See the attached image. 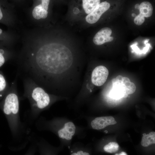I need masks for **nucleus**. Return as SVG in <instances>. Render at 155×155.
I'll use <instances>...</instances> for the list:
<instances>
[{
    "label": "nucleus",
    "mask_w": 155,
    "mask_h": 155,
    "mask_svg": "<svg viewBox=\"0 0 155 155\" xmlns=\"http://www.w3.org/2000/svg\"><path fill=\"white\" fill-rule=\"evenodd\" d=\"M36 126L39 130L49 131L54 133L59 138L60 145L69 149L74 136L82 137L85 135L84 129L77 126L66 117H56L47 120L41 117L37 120Z\"/></svg>",
    "instance_id": "obj_1"
},
{
    "label": "nucleus",
    "mask_w": 155,
    "mask_h": 155,
    "mask_svg": "<svg viewBox=\"0 0 155 155\" xmlns=\"http://www.w3.org/2000/svg\"><path fill=\"white\" fill-rule=\"evenodd\" d=\"M24 88L23 96L28 100L30 106L29 115L30 121L36 119L40 114L49 108L55 98L31 80L22 79Z\"/></svg>",
    "instance_id": "obj_2"
},
{
    "label": "nucleus",
    "mask_w": 155,
    "mask_h": 155,
    "mask_svg": "<svg viewBox=\"0 0 155 155\" xmlns=\"http://www.w3.org/2000/svg\"><path fill=\"white\" fill-rule=\"evenodd\" d=\"M18 77L11 83L3 102L1 108L7 119L13 138L18 139L24 131V126L20 121V97L17 87Z\"/></svg>",
    "instance_id": "obj_3"
},
{
    "label": "nucleus",
    "mask_w": 155,
    "mask_h": 155,
    "mask_svg": "<svg viewBox=\"0 0 155 155\" xmlns=\"http://www.w3.org/2000/svg\"><path fill=\"white\" fill-rule=\"evenodd\" d=\"M109 74L107 68L104 66L96 67L93 70L91 75L92 83L97 86L102 85L107 80Z\"/></svg>",
    "instance_id": "obj_4"
},
{
    "label": "nucleus",
    "mask_w": 155,
    "mask_h": 155,
    "mask_svg": "<svg viewBox=\"0 0 155 155\" xmlns=\"http://www.w3.org/2000/svg\"><path fill=\"white\" fill-rule=\"evenodd\" d=\"M110 7V3L106 1L100 3L92 12L86 16V21L90 24L95 23L99 19L102 15Z\"/></svg>",
    "instance_id": "obj_5"
},
{
    "label": "nucleus",
    "mask_w": 155,
    "mask_h": 155,
    "mask_svg": "<svg viewBox=\"0 0 155 155\" xmlns=\"http://www.w3.org/2000/svg\"><path fill=\"white\" fill-rule=\"evenodd\" d=\"M122 80H118L116 78L112 80L113 88L110 93L111 98L117 99L122 97L125 98L128 96L126 92L125 86L122 83Z\"/></svg>",
    "instance_id": "obj_6"
},
{
    "label": "nucleus",
    "mask_w": 155,
    "mask_h": 155,
    "mask_svg": "<svg viewBox=\"0 0 155 155\" xmlns=\"http://www.w3.org/2000/svg\"><path fill=\"white\" fill-rule=\"evenodd\" d=\"M112 32V31L110 28L105 27L102 28L94 36L93 40L94 43L96 45H100L112 41L113 38L110 36Z\"/></svg>",
    "instance_id": "obj_7"
},
{
    "label": "nucleus",
    "mask_w": 155,
    "mask_h": 155,
    "mask_svg": "<svg viewBox=\"0 0 155 155\" xmlns=\"http://www.w3.org/2000/svg\"><path fill=\"white\" fill-rule=\"evenodd\" d=\"M117 123L113 117H101L95 118L91 121L90 125L93 129L99 130L109 125L115 124Z\"/></svg>",
    "instance_id": "obj_8"
},
{
    "label": "nucleus",
    "mask_w": 155,
    "mask_h": 155,
    "mask_svg": "<svg viewBox=\"0 0 155 155\" xmlns=\"http://www.w3.org/2000/svg\"><path fill=\"white\" fill-rule=\"evenodd\" d=\"M40 154H57L63 148L60 146L58 147L53 146L48 144L44 140H42L37 143Z\"/></svg>",
    "instance_id": "obj_9"
},
{
    "label": "nucleus",
    "mask_w": 155,
    "mask_h": 155,
    "mask_svg": "<svg viewBox=\"0 0 155 155\" xmlns=\"http://www.w3.org/2000/svg\"><path fill=\"white\" fill-rule=\"evenodd\" d=\"M70 150L71 155H89L90 153L86 149L85 146L82 144L77 142L71 145Z\"/></svg>",
    "instance_id": "obj_10"
},
{
    "label": "nucleus",
    "mask_w": 155,
    "mask_h": 155,
    "mask_svg": "<svg viewBox=\"0 0 155 155\" xmlns=\"http://www.w3.org/2000/svg\"><path fill=\"white\" fill-rule=\"evenodd\" d=\"M140 14L144 17L151 16L153 13V7L151 4L148 1H143L140 4Z\"/></svg>",
    "instance_id": "obj_11"
},
{
    "label": "nucleus",
    "mask_w": 155,
    "mask_h": 155,
    "mask_svg": "<svg viewBox=\"0 0 155 155\" xmlns=\"http://www.w3.org/2000/svg\"><path fill=\"white\" fill-rule=\"evenodd\" d=\"M100 0H82V6L85 13L89 14L100 3Z\"/></svg>",
    "instance_id": "obj_12"
},
{
    "label": "nucleus",
    "mask_w": 155,
    "mask_h": 155,
    "mask_svg": "<svg viewBox=\"0 0 155 155\" xmlns=\"http://www.w3.org/2000/svg\"><path fill=\"white\" fill-rule=\"evenodd\" d=\"M48 13L47 11L42 8L41 4L36 6L32 12L33 18L37 20L46 18L47 16Z\"/></svg>",
    "instance_id": "obj_13"
},
{
    "label": "nucleus",
    "mask_w": 155,
    "mask_h": 155,
    "mask_svg": "<svg viewBox=\"0 0 155 155\" xmlns=\"http://www.w3.org/2000/svg\"><path fill=\"white\" fill-rule=\"evenodd\" d=\"M155 143V132H151L148 134H146L142 137L141 144L145 147Z\"/></svg>",
    "instance_id": "obj_14"
},
{
    "label": "nucleus",
    "mask_w": 155,
    "mask_h": 155,
    "mask_svg": "<svg viewBox=\"0 0 155 155\" xmlns=\"http://www.w3.org/2000/svg\"><path fill=\"white\" fill-rule=\"evenodd\" d=\"M119 148V145L117 143L112 142L105 145L103 147V150L106 152L112 153L117 151Z\"/></svg>",
    "instance_id": "obj_15"
},
{
    "label": "nucleus",
    "mask_w": 155,
    "mask_h": 155,
    "mask_svg": "<svg viewBox=\"0 0 155 155\" xmlns=\"http://www.w3.org/2000/svg\"><path fill=\"white\" fill-rule=\"evenodd\" d=\"M7 84L6 80L3 75L0 73V98L3 96L2 92L6 90Z\"/></svg>",
    "instance_id": "obj_16"
},
{
    "label": "nucleus",
    "mask_w": 155,
    "mask_h": 155,
    "mask_svg": "<svg viewBox=\"0 0 155 155\" xmlns=\"http://www.w3.org/2000/svg\"><path fill=\"white\" fill-rule=\"evenodd\" d=\"M125 85V86L126 93L128 95L132 94L135 91L136 86L133 83L130 81Z\"/></svg>",
    "instance_id": "obj_17"
},
{
    "label": "nucleus",
    "mask_w": 155,
    "mask_h": 155,
    "mask_svg": "<svg viewBox=\"0 0 155 155\" xmlns=\"http://www.w3.org/2000/svg\"><path fill=\"white\" fill-rule=\"evenodd\" d=\"M145 20L144 17L139 14L135 17L134 22L135 24L140 26L142 24Z\"/></svg>",
    "instance_id": "obj_18"
},
{
    "label": "nucleus",
    "mask_w": 155,
    "mask_h": 155,
    "mask_svg": "<svg viewBox=\"0 0 155 155\" xmlns=\"http://www.w3.org/2000/svg\"><path fill=\"white\" fill-rule=\"evenodd\" d=\"M4 53V51L3 49H0V67L3 65L5 61V58L3 55Z\"/></svg>",
    "instance_id": "obj_19"
},
{
    "label": "nucleus",
    "mask_w": 155,
    "mask_h": 155,
    "mask_svg": "<svg viewBox=\"0 0 155 155\" xmlns=\"http://www.w3.org/2000/svg\"><path fill=\"white\" fill-rule=\"evenodd\" d=\"M41 5L42 8L45 10L47 11L48 9L49 5L50 0H41Z\"/></svg>",
    "instance_id": "obj_20"
},
{
    "label": "nucleus",
    "mask_w": 155,
    "mask_h": 155,
    "mask_svg": "<svg viewBox=\"0 0 155 155\" xmlns=\"http://www.w3.org/2000/svg\"><path fill=\"white\" fill-rule=\"evenodd\" d=\"M3 17V14L0 7V20H2Z\"/></svg>",
    "instance_id": "obj_21"
},
{
    "label": "nucleus",
    "mask_w": 155,
    "mask_h": 155,
    "mask_svg": "<svg viewBox=\"0 0 155 155\" xmlns=\"http://www.w3.org/2000/svg\"><path fill=\"white\" fill-rule=\"evenodd\" d=\"M140 5L139 4L137 3L136 4L135 6V7L136 9H139Z\"/></svg>",
    "instance_id": "obj_22"
},
{
    "label": "nucleus",
    "mask_w": 155,
    "mask_h": 155,
    "mask_svg": "<svg viewBox=\"0 0 155 155\" xmlns=\"http://www.w3.org/2000/svg\"><path fill=\"white\" fill-rule=\"evenodd\" d=\"M118 155H127L126 153L125 152H122L120 153H119V154H118Z\"/></svg>",
    "instance_id": "obj_23"
},
{
    "label": "nucleus",
    "mask_w": 155,
    "mask_h": 155,
    "mask_svg": "<svg viewBox=\"0 0 155 155\" xmlns=\"http://www.w3.org/2000/svg\"><path fill=\"white\" fill-rule=\"evenodd\" d=\"M131 15L132 17H135L136 16V14L134 13H132Z\"/></svg>",
    "instance_id": "obj_24"
},
{
    "label": "nucleus",
    "mask_w": 155,
    "mask_h": 155,
    "mask_svg": "<svg viewBox=\"0 0 155 155\" xmlns=\"http://www.w3.org/2000/svg\"><path fill=\"white\" fill-rule=\"evenodd\" d=\"M2 30L1 28H0V35L2 34Z\"/></svg>",
    "instance_id": "obj_25"
},
{
    "label": "nucleus",
    "mask_w": 155,
    "mask_h": 155,
    "mask_svg": "<svg viewBox=\"0 0 155 155\" xmlns=\"http://www.w3.org/2000/svg\"><path fill=\"white\" fill-rule=\"evenodd\" d=\"M104 132L106 133H108V131L107 130H105L104 131Z\"/></svg>",
    "instance_id": "obj_26"
},
{
    "label": "nucleus",
    "mask_w": 155,
    "mask_h": 155,
    "mask_svg": "<svg viewBox=\"0 0 155 155\" xmlns=\"http://www.w3.org/2000/svg\"><path fill=\"white\" fill-rule=\"evenodd\" d=\"M146 134L145 133H144L143 134V135H145Z\"/></svg>",
    "instance_id": "obj_27"
}]
</instances>
